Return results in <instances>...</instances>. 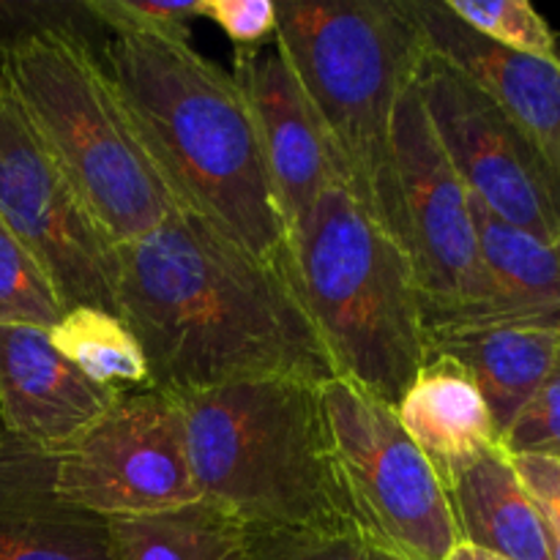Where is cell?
<instances>
[{"label":"cell","mask_w":560,"mask_h":560,"mask_svg":"<svg viewBox=\"0 0 560 560\" xmlns=\"http://www.w3.org/2000/svg\"><path fill=\"white\" fill-rule=\"evenodd\" d=\"M118 310L140 342L148 386L191 394L230 383L337 377L293 266L266 262L178 208L115 246Z\"/></svg>","instance_id":"obj_1"},{"label":"cell","mask_w":560,"mask_h":560,"mask_svg":"<svg viewBox=\"0 0 560 560\" xmlns=\"http://www.w3.org/2000/svg\"><path fill=\"white\" fill-rule=\"evenodd\" d=\"M102 66L178 208L266 262L293 266L249 102L186 42L109 33Z\"/></svg>","instance_id":"obj_2"},{"label":"cell","mask_w":560,"mask_h":560,"mask_svg":"<svg viewBox=\"0 0 560 560\" xmlns=\"http://www.w3.org/2000/svg\"><path fill=\"white\" fill-rule=\"evenodd\" d=\"M175 399L200 501L246 530L359 534L334 463L323 383L268 377Z\"/></svg>","instance_id":"obj_3"},{"label":"cell","mask_w":560,"mask_h":560,"mask_svg":"<svg viewBox=\"0 0 560 560\" xmlns=\"http://www.w3.org/2000/svg\"><path fill=\"white\" fill-rule=\"evenodd\" d=\"M273 38L345 186L394 238V115L427 52L408 0H284Z\"/></svg>","instance_id":"obj_4"},{"label":"cell","mask_w":560,"mask_h":560,"mask_svg":"<svg viewBox=\"0 0 560 560\" xmlns=\"http://www.w3.org/2000/svg\"><path fill=\"white\" fill-rule=\"evenodd\" d=\"M0 82L115 246L175 211L102 58L74 27H44L0 49Z\"/></svg>","instance_id":"obj_5"},{"label":"cell","mask_w":560,"mask_h":560,"mask_svg":"<svg viewBox=\"0 0 560 560\" xmlns=\"http://www.w3.org/2000/svg\"><path fill=\"white\" fill-rule=\"evenodd\" d=\"M290 257L337 377L397 408L427 361L421 293L402 246L345 180H334Z\"/></svg>","instance_id":"obj_6"},{"label":"cell","mask_w":560,"mask_h":560,"mask_svg":"<svg viewBox=\"0 0 560 560\" xmlns=\"http://www.w3.org/2000/svg\"><path fill=\"white\" fill-rule=\"evenodd\" d=\"M334 463L359 534L397 560H446L459 545L446 487L397 419L345 377L323 383Z\"/></svg>","instance_id":"obj_7"},{"label":"cell","mask_w":560,"mask_h":560,"mask_svg":"<svg viewBox=\"0 0 560 560\" xmlns=\"http://www.w3.org/2000/svg\"><path fill=\"white\" fill-rule=\"evenodd\" d=\"M392 148L397 202L394 238L413 268L424 320L509 304L487 277L474 202L438 142L416 80L397 104Z\"/></svg>","instance_id":"obj_8"},{"label":"cell","mask_w":560,"mask_h":560,"mask_svg":"<svg viewBox=\"0 0 560 560\" xmlns=\"http://www.w3.org/2000/svg\"><path fill=\"white\" fill-rule=\"evenodd\" d=\"M52 487L66 503L104 520L200 501L178 399L151 386L124 388L102 419L55 452Z\"/></svg>","instance_id":"obj_9"},{"label":"cell","mask_w":560,"mask_h":560,"mask_svg":"<svg viewBox=\"0 0 560 560\" xmlns=\"http://www.w3.org/2000/svg\"><path fill=\"white\" fill-rule=\"evenodd\" d=\"M0 222L33 252L66 312L118 310L115 244L0 82Z\"/></svg>","instance_id":"obj_10"},{"label":"cell","mask_w":560,"mask_h":560,"mask_svg":"<svg viewBox=\"0 0 560 560\" xmlns=\"http://www.w3.org/2000/svg\"><path fill=\"white\" fill-rule=\"evenodd\" d=\"M416 82L438 142L468 195L503 222L558 244L560 178L539 148L441 55L427 49Z\"/></svg>","instance_id":"obj_11"},{"label":"cell","mask_w":560,"mask_h":560,"mask_svg":"<svg viewBox=\"0 0 560 560\" xmlns=\"http://www.w3.org/2000/svg\"><path fill=\"white\" fill-rule=\"evenodd\" d=\"M233 77L249 102L260 135L273 200L290 249L323 189L342 180L337 156L277 38L255 52L235 55Z\"/></svg>","instance_id":"obj_12"},{"label":"cell","mask_w":560,"mask_h":560,"mask_svg":"<svg viewBox=\"0 0 560 560\" xmlns=\"http://www.w3.org/2000/svg\"><path fill=\"white\" fill-rule=\"evenodd\" d=\"M427 355L463 364L479 386L498 438L534 397L560 353V310L501 304L424 320Z\"/></svg>","instance_id":"obj_13"},{"label":"cell","mask_w":560,"mask_h":560,"mask_svg":"<svg viewBox=\"0 0 560 560\" xmlns=\"http://www.w3.org/2000/svg\"><path fill=\"white\" fill-rule=\"evenodd\" d=\"M124 388L98 386L55 350L49 331L0 326L3 432L42 452H60L102 419Z\"/></svg>","instance_id":"obj_14"},{"label":"cell","mask_w":560,"mask_h":560,"mask_svg":"<svg viewBox=\"0 0 560 560\" xmlns=\"http://www.w3.org/2000/svg\"><path fill=\"white\" fill-rule=\"evenodd\" d=\"M408 5L427 49L470 77L560 178V63L498 47L457 20L443 0H408Z\"/></svg>","instance_id":"obj_15"},{"label":"cell","mask_w":560,"mask_h":560,"mask_svg":"<svg viewBox=\"0 0 560 560\" xmlns=\"http://www.w3.org/2000/svg\"><path fill=\"white\" fill-rule=\"evenodd\" d=\"M52 463L0 432V560H115L109 520L66 503Z\"/></svg>","instance_id":"obj_16"},{"label":"cell","mask_w":560,"mask_h":560,"mask_svg":"<svg viewBox=\"0 0 560 560\" xmlns=\"http://www.w3.org/2000/svg\"><path fill=\"white\" fill-rule=\"evenodd\" d=\"M394 410L443 487L498 446L495 421L479 386L463 364L446 355H427Z\"/></svg>","instance_id":"obj_17"},{"label":"cell","mask_w":560,"mask_h":560,"mask_svg":"<svg viewBox=\"0 0 560 560\" xmlns=\"http://www.w3.org/2000/svg\"><path fill=\"white\" fill-rule=\"evenodd\" d=\"M446 495L459 545L506 560H550L539 509L501 446L476 457Z\"/></svg>","instance_id":"obj_18"},{"label":"cell","mask_w":560,"mask_h":560,"mask_svg":"<svg viewBox=\"0 0 560 560\" xmlns=\"http://www.w3.org/2000/svg\"><path fill=\"white\" fill-rule=\"evenodd\" d=\"M115 560H249V530L206 501L109 520Z\"/></svg>","instance_id":"obj_19"},{"label":"cell","mask_w":560,"mask_h":560,"mask_svg":"<svg viewBox=\"0 0 560 560\" xmlns=\"http://www.w3.org/2000/svg\"><path fill=\"white\" fill-rule=\"evenodd\" d=\"M479 252L492 288L503 301L534 310H560V241L550 244L474 200Z\"/></svg>","instance_id":"obj_20"},{"label":"cell","mask_w":560,"mask_h":560,"mask_svg":"<svg viewBox=\"0 0 560 560\" xmlns=\"http://www.w3.org/2000/svg\"><path fill=\"white\" fill-rule=\"evenodd\" d=\"M55 350L98 386H148L140 342L124 320L96 306H74L49 331Z\"/></svg>","instance_id":"obj_21"},{"label":"cell","mask_w":560,"mask_h":560,"mask_svg":"<svg viewBox=\"0 0 560 560\" xmlns=\"http://www.w3.org/2000/svg\"><path fill=\"white\" fill-rule=\"evenodd\" d=\"M66 306L33 252L0 222V326L52 331Z\"/></svg>","instance_id":"obj_22"},{"label":"cell","mask_w":560,"mask_h":560,"mask_svg":"<svg viewBox=\"0 0 560 560\" xmlns=\"http://www.w3.org/2000/svg\"><path fill=\"white\" fill-rule=\"evenodd\" d=\"M443 5L498 47L560 63L556 33L528 0H443Z\"/></svg>","instance_id":"obj_23"},{"label":"cell","mask_w":560,"mask_h":560,"mask_svg":"<svg viewBox=\"0 0 560 560\" xmlns=\"http://www.w3.org/2000/svg\"><path fill=\"white\" fill-rule=\"evenodd\" d=\"M82 9L109 33H142L186 44H191V22L200 20V0H85Z\"/></svg>","instance_id":"obj_24"},{"label":"cell","mask_w":560,"mask_h":560,"mask_svg":"<svg viewBox=\"0 0 560 560\" xmlns=\"http://www.w3.org/2000/svg\"><path fill=\"white\" fill-rule=\"evenodd\" d=\"M249 560H392V556L353 530H249Z\"/></svg>","instance_id":"obj_25"},{"label":"cell","mask_w":560,"mask_h":560,"mask_svg":"<svg viewBox=\"0 0 560 560\" xmlns=\"http://www.w3.org/2000/svg\"><path fill=\"white\" fill-rule=\"evenodd\" d=\"M498 446L512 457L560 459V353L534 397L498 438Z\"/></svg>","instance_id":"obj_26"},{"label":"cell","mask_w":560,"mask_h":560,"mask_svg":"<svg viewBox=\"0 0 560 560\" xmlns=\"http://www.w3.org/2000/svg\"><path fill=\"white\" fill-rule=\"evenodd\" d=\"M200 20L217 22L233 42L235 55L255 52L277 33V3L271 0H200Z\"/></svg>","instance_id":"obj_27"},{"label":"cell","mask_w":560,"mask_h":560,"mask_svg":"<svg viewBox=\"0 0 560 560\" xmlns=\"http://www.w3.org/2000/svg\"><path fill=\"white\" fill-rule=\"evenodd\" d=\"M509 459L536 506L560 520V459L528 457V454H520V457L509 454Z\"/></svg>","instance_id":"obj_28"},{"label":"cell","mask_w":560,"mask_h":560,"mask_svg":"<svg viewBox=\"0 0 560 560\" xmlns=\"http://www.w3.org/2000/svg\"><path fill=\"white\" fill-rule=\"evenodd\" d=\"M539 514H541V525H545L547 556H550V560H560V520L556 517V514L545 512V509H539Z\"/></svg>","instance_id":"obj_29"},{"label":"cell","mask_w":560,"mask_h":560,"mask_svg":"<svg viewBox=\"0 0 560 560\" xmlns=\"http://www.w3.org/2000/svg\"><path fill=\"white\" fill-rule=\"evenodd\" d=\"M446 560H506V558L492 556V552H485V550H476V547L470 545H457Z\"/></svg>","instance_id":"obj_30"},{"label":"cell","mask_w":560,"mask_h":560,"mask_svg":"<svg viewBox=\"0 0 560 560\" xmlns=\"http://www.w3.org/2000/svg\"><path fill=\"white\" fill-rule=\"evenodd\" d=\"M0 432H3V427H0Z\"/></svg>","instance_id":"obj_31"},{"label":"cell","mask_w":560,"mask_h":560,"mask_svg":"<svg viewBox=\"0 0 560 560\" xmlns=\"http://www.w3.org/2000/svg\"><path fill=\"white\" fill-rule=\"evenodd\" d=\"M392 560H397V558H392Z\"/></svg>","instance_id":"obj_32"}]
</instances>
